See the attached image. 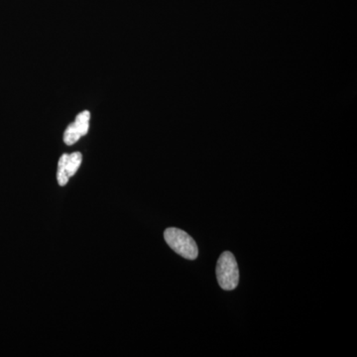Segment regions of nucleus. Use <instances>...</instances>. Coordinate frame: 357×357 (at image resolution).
<instances>
[{
  "mask_svg": "<svg viewBox=\"0 0 357 357\" xmlns=\"http://www.w3.org/2000/svg\"><path fill=\"white\" fill-rule=\"evenodd\" d=\"M164 238L176 253L185 259L195 260L198 258V245L184 230L169 227L164 232Z\"/></svg>",
  "mask_w": 357,
  "mask_h": 357,
  "instance_id": "1",
  "label": "nucleus"
},
{
  "mask_svg": "<svg viewBox=\"0 0 357 357\" xmlns=\"http://www.w3.org/2000/svg\"><path fill=\"white\" fill-rule=\"evenodd\" d=\"M217 279L225 291L234 290L239 283V269L236 257L229 251L220 256L217 264Z\"/></svg>",
  "mask_w": 357,
  "mask_h": 357,
  "instance_id": "2",
  "label": "nucleus"
},
{
  "mask_svg": "<svg viewBox=\"0 0 357 357\" xmlns=\"http://www.w3.org/2000/svg\"><path fill=\"white\" fill-rule=\"evenodd\" d=\"M83 156L79 152L72 154H63L58 163L57 180L59 185H66L69 178L77 173L82 164Z\"/></svg>",
  "mask_w": 357,
  "mask_h": 357,
  "instance_id": "3",
  "label": "nucleus"
},
{
  "mask_svg": "<svg viewBox=\"0 0 357 357\" xmlns=\"http://www.w3.org/2000/svg\"><path fill=\"white\" fill-rule=\"evenodd\" d=\"M89 119H91V112L89 110H84L77 115L76 121L70 124L65 130L64 142L66 144L74 145L88 133Z\"/></svg>",
  "mask_w": 357,
  "mask_h": 357,
  "instance_id": "4",
  "label": "nucleus"
}]
</instances>
